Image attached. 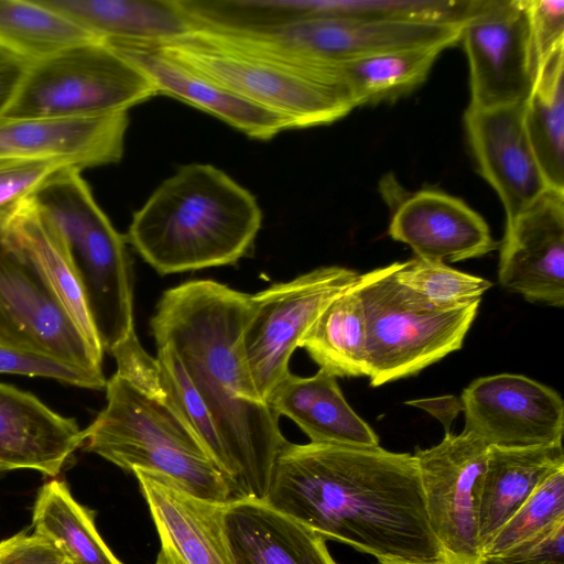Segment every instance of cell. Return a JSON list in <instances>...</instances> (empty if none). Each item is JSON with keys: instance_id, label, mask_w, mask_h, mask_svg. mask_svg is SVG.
<instances>
[{"instance_id": "1", "label": "cell", "mask_w": 564, "mask_h": 564, "mask_svg": "<svg viewBox=\"0 0 564 564\" xmlns=\"http://www.w3.org/2000/svg\"><path fill=\"white\" fill-rule=\"evenodd\" d=\"M265 501L325 540L346 543L378 562L447 564L409 453L286 442Z\"/></svg>"}, {"instance_id": "2", "label": "cell", "mask_w": 564, "mask_h": 564, "mask_svg": "<svg viewBox=\"0 0 564 564\" xmlns=\"http://www.w3.org/2000/svg\"><path fill=\"white\" fill-rule=\"evenodd\" d=\"M252 311L250 294L194 280L163 293L150 325L155 345L175 351L212 414L236 469L232 499L265 500L288 441L246 365L242 336Z\"/></svg>"}, {"instance_id": "3", "label": "cell", "mask_w": 564, "mask_h": 564, "mask_svg": "<svg viewBox=\"0 0 564 564\" xmlns=\"http://www.w3.org/2000/svg\"><path fill=\"white\" fill-rule=\"evenodd\" d=\"M256 197L224 171L181 166L132 217L126 236L160 274L236 263L261 228Z\"/></svg>"}, {"instance_id": "4", "label": "cell", "mask_w": 564, "mask_h": 564, "mask_svg": "<svg viewBox=\"0 0 564 564\" xmlns=\"http://www.w3.org/2000/svg\"><path fill=\"white\" fill-rule=\"evenodd\" d=\"M144 45L286 118L293 129L329 124L356 108L338 66L234 30L197 25L181 37Z\"/></svg>"}, {"instance_id": "5", "label": "cell", "mask_w": 564, "mask_h": 564, "mask_svg": "<svg viewBox=\"0 0 564 564\" xmlns=\"http://www.w3.org/2000/svg\"><path fill=\"white\" fill-rule=\"evenodd\" d=\"M80 172L59 169L31 199L61 236L101 348L111 354L135 334L132 261L126 236L98 206Z\"/></svg>"}, {"instance_id": "6", "label": "cell", "mask_w": 564, "mask_h": 564, "mask_svg": "<svg viewBox=\"0 0 564 564\" xmlns=\"http://www.w3.org/2000/svg\"><path fill=\"white\" fill-rule=\"evenodd\" d=\"M107 404L87 429L83 446L119 468L142 469L171 479L198 498L227 503L230 487L206 449L163 400L115 373Z\"/></svg>"}, {"instance_id": "7", "label": "cell", "mask_w": 564, "mask_h": 564, "mask_svg": "<svg viewBox=\"0 0 564 564\" xmlns=\"http://www.w3.org/2000/svg\"><path fill=\"white\" fill-rule=\"evenodd\" d=\"M397 265L359 274L354 283L365 313L371 387L414 376L460 349L480 304L434 305L397 281Z\"/></svg>"}, {"instance_id": "8", "label": "cell", "mask_w": 564, "mask_h": 564, "mask_svg": "<svg viewBox=\"0 0 564 564\" xmlns=\"http://www.w3.org/2000/svg\"><path fill=\"white\" fill-rule=\"evenodd\" d=\"M156 95L140 68L95 40L29 65L2 116L95 118L128 112Z\"/></svg>"}, {"instance_id": "9", "label": "cell", "mask_w": 564, "mask_h": 564, "mask_svg": "<svg viewBox=\"0 0 564 564\" xmlns=\"http://www.w3.org/2000/svg\"><path fill=\"white\" fill-rule=\"evenodd\" d=\"M358 276L348 268L321 267L251 295L253 311L243 330L242 349L263 402L290 373V358L321 312Z\"/></svg>"}, {"instance_id": "10", "label": "cell", "mask_w": 564, "mask_h": 564, "mask_svg": "<svg viewBox=\"0 0 564 564\" xmlns=\"http://www.w3.org/2000/svg\"><path fill=\"white\" fill-rule=\"evenodd\" d=\"M0 346L102 372V356L90 347L37 267L4 236L1 223Z\"/></svg>"}, {"instance_id": "11", "label": "cell", "mask_w": 564, "mask_h": 564, "mask_svg": "<svg viewBox=\"0 0 564 564\" xmlns=\"http://www.w3.org/2000/svg\"><path fill=\"white\" fill-rule=\"evenodd\" d=\"M477 109L523 102L536 74L525 0H473L460 41Z\"/></svg>"}, {"instance_id": "12", "label": "cell", "mask_w": 564, "mask_h": 564, "mask_svg": "<svg viewBox=\"0 0 564 564\" xmlns=\"http://www.w3.org/2000/svg\"><path fill=\"white\" fill-rule=\"evenodd\" d=\"M488 447L463 431L413 454L423 489L430 527L447 564H480L476 488Z\"/></svg>"}, {"instance_id": "13", "label": "cell", "mask_w": 564, "mask_h": 564, "mask_svg": "<svg viewBox=\"0 0 564 564\" xmlns=\"http://www.w3.org/2000/svg\"><path fill=\"white\" fill-rule=\"evenodd\" d=\"M294 55L341 65L372 55L459 43L462 26L343 17H307L257 29H229Z\"/></svg>"}, {"instance_id": "14", "label": "cell", "mask_w": 564, "mask_h": 564, "mask_svg": "<svg viewBox=\"0 0 564 564\" xmlns=\"http://www.w3.org/2000/svg\"><path fill=\"white\" fill-rule=\"evenodd\" d=\"M460 400L463 431L487 446L520 448L562 444L564 403L552 388L522 375L474 380Z\"/></svg>"}, {"instance_id": "15", "label": "cell", "mask_w": 564, "mask_h": 564, "mask_svg": "<svg viewBox=\"0 0 564 564\" xmlns=\"http://www.w3.org/2000/svg\"><path fill=\"white\" fill-rule=\"evenodd\" d=\"M501 286L532 303L564 305V192L547 189L511 223L500 245Z\"/></svg>"}, {"instance_id": "16", "label": "cell", "mask_w": 564, "mask_h": 564, "mask_svg": "<svg viewBox=\"0 0 564 564\" xmlns=\"http://www.w3.org/2000/svg\"><path fill=\"white\" fill-rule=\"evenodd\" d=\"M523 105L524 101L486 109L468 107L464 116L478 171L498 194L506 224L551 188L529 142Z\"/></svg>"}, {"instance_id": "17", "label": "cell", "mask_w": 564, "mask_h": 564, "mask_svg": "<svg viewBox=\"0 0 564 564\" xmlns=\"http://www.w3.org/2000/svg\"><path fill=\"white\" fill-rule=\"evenodd\" d=\"M128 112L95 118L0 116V159L55 162L79 171L117 163Z\"/></svg>"}, {"instance_id": "18", "label": "cell", "mask_w": 564, "mask_h": 564, "mask_svg": "<svg viewBox=\"0 0 564 564\" xmlns=\"http://www.w3.org/2000/svg\"><path fill=\"white\" fill-rule=\"evenodd\" d=\"M393 212L389 236L408 245L416 258L457 262L498 248L486 220L464 200L435 188L384 193Z\"/></svg>"}, {"instance_id": "19", "label": "cell", "mask_w": 564, "mask_h": 564, "mask_svg": "<svg viewBox=\"0 0 564 564\" xmlns=\"http://www.w3.org/2000/svg\"><path fill=\"white\" fill-rule=\"evenodd\" d=\"M106 43L140 68L151 79L158 95L187 102L250 138L269 140L284 130L293 129L286 118L237 95L154 46Z\"/></svg>"}, {"instance_id": "20", "label": "cell", "mask_w": 564, "mask_h": 564, "mask_svg": "<svg viewBox=\"0 0 564 564\" xmlns=\"http://www.w3.org/2000/svg\"><path fill=\"white\" fill-rule=\"evenodd\" d=\"M86 437L87 429L75 420L0 382V471L31 469L55 477Z\"/></svg>"}, {"instance_id": "21", "label": "cell", "mask_w": 564, "mask_h": 564, "mask_svg": "<svg viewBox=\"0 0 564 564\" xmlns=\"http://www.w3.org/2000/svg\"><path fill=\"white\" fill-rule=\"evenodd\" d=\"M132 474L150 509L161 549L180 564H234L224 525L226 503L193 496L159 474L142 469Z\"/></svg>"}, {"instance_id": "22", "label": "cell", "mask_w": 564, "mask_h": 564, "mask_svg": "<svg viewBox=\"0 0 564 564\" xmlns=\"http://www.w3.org/2000/svg\"><path fill=\"white\" fill-rule=\"evenodd\" d=\"M224 525L234 564H337L323 536L265 500L228 501Z\"/></svg>"}, {"instance_id": "23", "label": "cell", "mask_w": 564, "mask_h": 564, "mask_svg": "<svg viewBox=\"0 0 564 564\" xmlns=\"http://www.w3.org/2000/svg\"><path fill=\"white\" fill-rule=\"evenodd\" d=\"M267 404L276 416L291 419L311 443L377 447L379 437L347 403L336 377L319 369L312 377L289 373Z\"/></svg>"}, {"instance_id": "24", "label": "cell", "mask_w": 564, "mask_h": 564, "mask_svg": "<svg viewBox=\"0 0 564 564\" xmlns=\"http://www.w3.org/2000/svg\"><path fill=\"white\" fill-rule=\"evenodd\" d=\"M564 466L563 445L507 448L489 446L476 488L481 546L513 516L539 484Z\"/></svg>"}, {"instance_id": "25", "label": "cell", "mask_w": 564, "mask_h": 564, "mask_svg": "<svg viewBox=\"0 0 564 564\" xmlns=\"http://www.w3.org/2000/svg\"><path fill=\"white\" fill-rule=\"evenodd\" d=\"M105 42L158 44L195 29L181 0H43Z\"/></svg>"}, {"instance_id": "26", "label": "cell", "mask_w": 564, "mask_h": 564, "mask_svg": "<svg viewBox=\"0 0 564 564\" xmlns=\"http://www.w3.org/2000/svg\"><path fill=\"white\" fill-rule=\"evenodd\" d=\"M1 229L4 236L37 267L90 347L102 356L104 350L83 290L61 236L31 197L21 203L1 223Z\"/></svg>"}, {"instance_id": "27", "label": "cell", "mask_w": 564, "mask_h": 564, "mask_svg": "<svg viewBox=\"0 0 564 564\" xmlns=\"http://www.w3.org/2000/svg\"><path fill=\"white\" fill-rule=\"evenodd\" d=\"M32 527L68 564H121L99 535L93 513L74 499L64 481L52 479L41 487Z\"/></svg>"}, {"instance_id": "28", "label": "cell", "mask_w": 564, "mask_h": 564, "mask_svg": "<svg viewBox=\"0 0 564 564\" xmlns=\"http://www.w3.org/2000/svg\"><path fill=\"white\" fill-rule=\"evenodd\" d=\"M366 338L364 307L352 284L325 306L299 347L336 378L366 377Z\"/></svg>"}, {"instance_id": "29", "label": "cell", "mask_w": 564, "mask_h": 564, "mask_svg": "<svg viewBox=\"0 0 564 564\" xmlns=\"http://www.w3.org/2000/svg\"><path fill=\"white\" fill-rule=\"evenodd\" d=\"M95 40L43 0H0V47L29 65Z\"/></svg>"}, {"instance_id": "30", "label": "cell", "mask_w": 564, "mask_h": 564, "mask_svg": "<svg viewBox=\"0 0 564 564\" xmlns=\"http://www.w3.org/2000/svg\"><path fill=\"white\" fill-rule=\"evenodd\" d=\"M564 48L536 72L523 105L529 142L551 188L564 192Z\"/></svg>"}, {"instance_id": "31", "label": "cell", "mask_w": 564, "mask_h": 564, "mask_svg": "<svg viewBox=\"0 0 564 564\" xmlns=\"http://www.w3.org/2000/svg\"><path fill=\"white\" fill-rule=\"evenodd\" d=\"M445 48L386 52L338 65L355 107L393 101L422 85Z\"/></svg>"}, {"instance_id": "32", "label": "cell", "mask_w": 564, "mask_h": 564, "mask_svg": "<svg viewBox=\"0 0 564 564\" xmlns=\"http://www.w3.org/2000/svg\"><path fill=\"white\" fill-rule=\"evenodd\" d=\"M156 349L155 358L159 365L162 400L170 405L202 443L218 470L226 478L232 497L236 469L212 414L175 351L166 345L156 346Z\"/></svg>"}, {"instance_id": "33", "label": "cell", "mask_w": 564, "mask_h": 564, "mask_svg": "<svg viewBox=\"0 0 564 564\" xmlns=\"http://www.w3.org/2000/svg\"><path fill=\"white\" fill-rule=\"evenodd\" d=\"M395 279L427 302L442 307L481 301L485 292L492 286L484 278L458 271L443 262L416 257L398 262Z\"/></svg>"}, {"instance_id": "34", "label": "cell", "mask_w": 564, "mask_h": 564, "mask_svg": "<svg viewBox=\"0 0 564 564\" xmlns=\"http://www.w3.org/2000/svg\"><path fill=\"white\" fill-rule=\"evenodd\" d=\"M560 519H564V466L551 471L495 533L482 549V558L505 552Z\"/></svg>"}, {"instance_id": "35", "label": "cell", "mask_w": 564, "mask_h": 564, "mask_svg": "<svg viewBox=\"0 0 564 564\" xmlns=\"http://www.w3.org/2000/svg\"><path fill=\"white\" fill-rule=\"evenodd\" d=\"M0 372L44 377L86 389L106 388L104 372L88 371L40 356L0 346Z\"/></svg>"}, {"instance_id": "36", "label": "cell", "mask_w": 564, "mask_h": 564, "mask_svg": "<svg viewBox=\"0 0 564 564\" xmlns=\"http://www.w3.org/2000/svg\"><path fill=\"white\" fill-rule=\"evenodd\" d=\"M66 166L55 162L0 159V223L30 198L53 173Z\"/></svg>"}, {"instance_id": "37", "label": "cell", "mask_w": 564, "mask_h": 564, "mask_svg": "<svg viewBox=\"0 0 564 564\" xmlns=\"http://www.w3.org/2000/svg\"><path fill=\"white\" fill-rule=\"evenodd\" d=\"M525 6L538 72L552 55L564 48V1L525 0Z\"/></svg>"}, {"instance_id": "38", "label": "cell", "mask_w": 564, "mask_h": 564, "mask_svg": "<svg viewBox=\"0 0 564 564\" xmlns=\"http://www.w3.org/2000/svg\"><path fill=\"white\" fill-rule=\"evenodd\" d=\"M480 564H564V519Z\"/></svg>"}, {"instance_id": "39", "label": "cell", "mask_w": 564, "mask_h": 564, "mask_svg": "<svg viewBox=\"0 0 564 564\" xmlns=\"http://www.w3.org/2000/svg\"><path fill=\"white\" fill-rule=\"evenodd\" d=\"M62 554L36 533H17L0 541V564H62Z\"/></svg>"}, {"instance_id": "40", "label": "cell", "mask_w": 564, "mask_h": 564, "mask_svg": "<svg viewBox=\"0 0 564 564\" xmlns=\"http://www.w3.org/2000/svg\"><path fill=\"white\" fill-rule=\"evenodd\" d=\"M29 64L0 47V116L13 100Z\"/></svg>"}, {"instance_id": "41", "label": "cell", "mask_w": 564, "mask_h": 564, "mask_svg": "<svg viewBox=\"0 0 564 564\" xmlns=\"http://www.w3.org/2000/svg\"><path fill=\"white\" fill-rule=\"evenodd\" d=\"M406 404L417 406L436 417L444 426L445 433L451 432L454 419L463 411V402L454 395L433 399L411 400Z\"/></svg>"}, {"instance_id": "42", "label": "cell", "mask_w": 564, "mask_h": 564, "mask_svg": "<svg viewBox=\"0 0 564 564\" xmlns=\"http://www.w3.org/2000/svg\"><path fill=\"white\" fill-rule=\"evenodd\" d=\"M155 564H180V562L170 552L161 549L158 554Z\"/></svg>"}, {"instance_id": "43", "label": "cell", "mask_w": 564, "mask_h": 564, "mask_svg": "<svg viewBox=\"0 0 564 564\" xmlns=\"http://www.w3.org/2000/svg\"><path fill=\"white\" fill-rule=\"evenodd\" d=\"M378 564H402V563H392V562H378Z\"/></svg>"}, {"instance_id": "44", "label": "cell", "mask_w": 564, "mask_h": 564, "mask_svg": "<svg viewBox=\"0 0 564 564\" xmlns=\"http://www.w3.org/2000/svg\"><path fill=\"white\" fill-rule=\"evenodd\" d=\"M62 564H68L66 561H64Z\"/></svg>"}]
</instances>
